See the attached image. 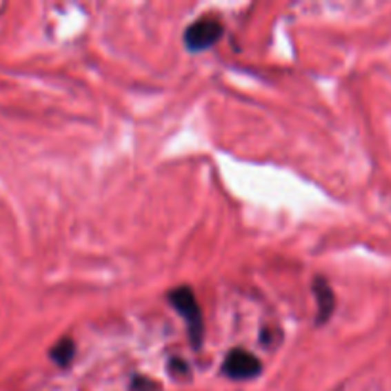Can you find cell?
Wrapping results in <instances>:
<instances>
[{
  "label": "cell",
  "instance_id": "cell-6",
  "mask_svg": "<svg viewBox=\"0 0 391 391\" xmlns=\"http://www.w3.org/2000/svg\"><path fill=\"white\" fill-rule=\"evenodd\" d=\"M132 391H161V385L155 380H151V378L136 376L132 380Z\"/></svg>",
  "mask_w": 391,
  "mask_h": 391
},
{
  "label": "cell",
  "instance_id": "cell-2",
  "mask_svg": "<svg viewBox=\"0 0 391 391\" xmlns=\"http://www.w3.org/2000/svg\"><path fill=\"white\" fill-rule=\"evenodd\" d=\"M221 37H223V25L218 19L201 17L186 29L183 42L191 52H203V50L212 48Z\"/></svg>",
  "mask_w": 391,
  "mask_h": 391
},
{
  "label": "cell",
  "instance_id": "cell-1",
  "mask_svg": "<svg viewBox=\"0 0 391 391\" xmlns=\"http://www.w3.org/2000/svg\"><path fill=\"white\" fill-rule=\"evenodd\" d=\"M168 302L172 303V308L178 311L181 317L186 319L188 325L189 338H191V345L199 350L203 345L204 338V321L201 305L197 302L195 294L189 286H178L168 294Z\"/></svg>",
  "mask_w": 391,
  "mask_h": 391
},
{
  "label": "cell",
  "instance_id": "cell-3",
  "mask_svg": "<svg viewBox=\"0 0 391 391\" xmlns=\"http://www.w3.org/2000/svg\"><path fill=\"white\" fill-rule=\"evenodd\" d=\"M221 368H223V374L231 380H250V378L260 376L261 363L256 355L237 348V350L229 351Z\"/></svg>",
  "mask_w": 391,
  "mask_h": 391
},
{
  "label": "cell",
  "instance_id": "cell-4",
  "mask_svg": "<svg viewBox=\"0 0 391 391\" xmlns=\"http://www.w3.org/2000/svg\"><path fill=\"white\" fill-rule=\"evenodd\" d=\"M313 292L317 298V325H325L332 317L336 310L334 290L330 288L325 277H315L313 281Z\"/></svg>",
  "mask_w": 391,
  "mask_h": 391
},
{
  "label": "cell",
  "instance_id": "cell-5",
  "mask_svg": "<svg viewBox=\"0 0 391 391\" xmlns=\"http://www.w3.org/2000/svg\"><path fill=\"white\" fill-rule=\"evenodd\" d=\"M50 357L52 361L59 365V367H67L74 357V342L71 338H61L59 342L52 348L50 351Z\"/></svg>",
  "mask_w": 391,
  "mask_h": 391
},
{
  "label": "cell",
  "instance_id": "cell-7",
  "mask_svg": "<svg viewBox=\"0 0 391 391\" xmlns=\"http://www.w3.org/2000/svg\"><path fill=\"white\" fill-rule=\"evenodd\" d=\"M170 370L174 372V374H183V372H188V365L183 363V361H178V359H174V361H170Z\"/></svg>",
  "mask_w": 391,
  "mask_h": 391
}]
</instances>
